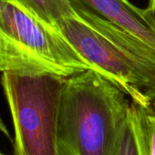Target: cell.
I'll use <instances>...</instances> for the list:
<instances>
[{
	"instance_id": "52a82bcc",
	"label": "cell",
	"mask_w": 155,
	"mask_h": 155,
	"mask_svg": "<svg viewBox=\"0 0 155 155\" xmlns=\"http://www.w3.org/2000/svg\"><path fill=\"white\" fill-rule=\"evenodd\" d=\"M46 23L58 28L59 23L73 13L68 0H18Z\"/></svg>"
},
{
	"instance_id": "3957f363",
	"label": "cell",
	"mask_w": 155,
	"mask_h": 155,
	"mask_svg": "<svg viewBox=\"0 0 155 155\" xmlns=\"http://www.w3.org/2000/svg\"><path fill=\"white\" fill-rule=\"evenodd\" d=\"M94 68L55 27L18 0H0V71L68 78Z\"/></svg>"
},
{
	"instance_id": "277c9868",
	"label": "cell",
	"mask_w": 155,
	"mask_h": 155,
	"mask_svg": "<svg viewBox=\"0 0 155 155\" xmlns=\"http://www.w3.org/2000/svg\"><path fill=\"white\" fill-rule=\"evenodd\" d=\"M67 78L2 72L1 85L12 116L14 155H58L57 126Z\"/></svg>"
},
{
	"instance_id": "5b68a950",
	"label": "cell",
	"mask_w": 155,
	"mask_h": 155,
	"mask_svg": "<svg viewBox=\"0 0 155 155\" xmlns=\"http://www.w3.org/2000/svg\"><path fill=\"white\" fill-rule=\"evenodd\" d=\"M103 18L136 37L155 50V27L147 12L132 5L128 0H68Z\"/></svg>"
},
{
	"instance_id": "7a4b0ae2",
	"label": "cell",
	"mask_w": 155,
	"mask_h": 155,
	"mask_svg": "<svg viewBox=\"0 0 155 155\" xmlns=\"http://www.w3.org/2000/svg\"><path fill=\"white\" fill-rule=\"evenodd\" d=\"M130 102L95 70L67 78L58 126V155H111Z\"/></svg>"
},
{
	"instance_id": "ba28073f",
	"label": "cell",
	"mask_w": 155,
	"mask_h": 155,
	"mask_svg": "<svg viewBox=\"0 0 155 155\" xmlns=\"http://www.w3.org/2000/svg\"><path fill=\"white\" fill-rule=\"evenodd\" d=\"M139 111L146 155H155V97L146 105H136Z\"/></svg>"
},
{
	"instance_id": "6da1fadb",
	"label": "cell",
	"mask_w": 155,
	"mask_h": 155,
	"mask_svg": "<svg viewBox=\"0 0 155 155\" xmlns=\"http://www.w3.org/2000/svg\"><path fill=\"white\" fill-rule=\"evenodd\" d=\"M58 30L101 75L146 105L155 97V50L109 20L79 6Z\"/></svg>"
},
{
	"instance_id": "9c48e42d",
	"label": "cell",
	"mask_w": 155,
	"mask_h": 155,
	"mask_svg": "<svg viewBox=\"0 0 155 155\" xmlns=\"http://www.w3.org/2000/svg\"><path fill=\"white\" fill-rule=\"evenodd\" d=\"M145 10L150 20L155 27V0H148V6Z\"/></svg>"
},
{
	"instance_id": "8992f818",
	"label": "cell",
	"mask_w": 155,
	"mask_h": 155,
	"mask_svg": "<svg viewBox=\"0 0 155 155\" xmlns=\"http://www.w3.org/2000/svg\"><path fill=\"white\" fill-rule=\"evenodd\" d=\"M111 155H146L138 108L132 101Z\"/></svg>"
},
{
	"instance_id": "30bf717a",
	"label": "cell",
	"mask_w": 155,
	"mask_h": 155,
	"mask_svg": "<svg viewBox=\"0 0 155 155\" xmlns=\"http://www.w3.org/2000/svg\"><path fill=\"white\" fill-rule=\"evenodd\" d=\"M0 155H5V154H3L2 152H0Z\"/></svg>"
}]
</instances>
